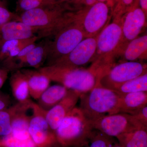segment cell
I'll use <instances>...</instances> for the list:
<instances>
[{"label":"cell","mask_w":147,"mask_h":147,"mask_svg":"<svg viewBox=\"0 0 147 147\" xmlns=\"http://www.w3.org/2000/svg\"><path fill=\"white\" fill-rule=\"evenodd\" d=\"M79 98V109L90 123L104 116L119 113V95L98 84Z\"/></svg>","instance_id":"6da1fadb"},{"label":"cell","mask_w":147,"mask_h":147,"mask_svg":"<svg viewBox=\"0 0 147 147\" xmlns=\"http://www.w3.org/2000/svg\"><path fill=\"white\" fill-rule=\"evenodd\" d=\"M39 71L51 81L60 83L67 89L81 95L90 91L98 84L97 77L90 69L48 65L40 69Z\"/></svg>","instance_id":"7a4b0ae2"},{"label":"cell","mask_w":147,"mask_h":147,"mask_svg":"<svg viewBox=\"0 0 147 147\" xmlns=\"http://www.w3.org/2000/svg\"><path fill=\"white\" fill-rule=\"evenodd\" d=\"M94 129L79 108L67 115L55 131L57 142L63 147H82Z\"/></svg>","instance_id":"3957f363"},{"label":"cell","mask_w":147,"mask_h":147,"mask_svg":"<svg viewBox=\"0 0 147 147\" xmlns=\"http://www.w3.org/2000/svg\"><path fill=\"white\" fill-rule=\"evenodd\" d=\"M55 39L47 47L50 65L68 55L85 38L82 28L75 21L71 11H68L65 22L53 34Z\"/></svg>","instance_id":"277c9868"},{"label":"cell","mask_w":147,"mask_h":147,"mask_svg":"<svg viewBox=\"0 0 147 147\" xmlns=\"http://www.w3.org/2000/svg\"><path fill=\"white\" fill-rule=\"evenodd\" d=\"M66 10L62 5L33 9L24 11L20 21L40 30L42 34H53L65 21Z\"/></svg>","instance_id":"5b68a950"},{"label":"cell","mask_w":147,"mask_h":147,"mask_svg":"<svg viewBox=\"0 0 147 147\" xmlns=\"http://www.w3.org/2000/svg\"><path fill=\"white\" fill-rule=\"evenodd\" d=\"M71 12L82 28L85 38L98 36L112 16L110 6L102 2H97L90 6L76 9Z\"/></svg>","instance_id":"8992f818"},{"label":"cell","mask_w":147,"mask_h":147,"mask_svg":"<svg viewBox=\"0 0 147 147\" xmlns=\"http://www.w3.org/2000/svg\"><path fill=\"white\" fill-rule=\"evenodd\" d=\"M146 73V65L137 61L125 62L112 67L98 84L115 91L124 83Z\"/></svg>","instance_id":"52a82bcc"},{"label":"cell","mask_w":147,"mask_h":147,"mask_svg":"<svg viewBox=\"0 0 147 147\" xmlns=\"http://www.w3.org/2000/svg\"><path fill=\"white\" fill-rule=\"evenodd\" d=\"M93 128L111 137L145 127L132 115L119 113L102 117L92 122ZM147 128V127H146Z\"/></svg>","instance_id":"ba28073f"},{"label":"cell","mask_w":147,"mask_h":147,"mask_svg":"<svg viewBox=\"0 0 147 147\" xmlns=\"http://www.w3.org/2000/svg\"><path fill=\"white\" fill-rule=\"evenodd\" d=\"M29 126L30 137L37 147H51L57 143L55 132L45 118L46 111L32 102ZM58 144V143H57Z\"/></svg>","instance_id":"9c48e42d"},{"label":"cell","mask_w":147,"mask_h":147,"mask_svg":"<svg viewBox=\"0 0 147 147\" xmlns=\"http://www.w3.org/2000/svg\"><path fill=\"white\" fill-rule=\"evenodd\" d=\"M98 36L84 38L68 55L50 65L77 68L93 60L96 55Z\"/></svg>","instance_id":"30bf717a"},{"label":"cell","mask_w":147,"mask_h":147,"mask_svg":"<svg viewBox=\"0 0 147 147\" xmlns=\"http://www.w3.org/2000/svg\"><path fill=\"white\" fill-rule=\"evenodd\" d=\"M147 15L136 3L121 19L122 36L119 51H123L129 42L139 36L146 25Z\"/></svg>","instance_id":"8fae6325"},{"label":"cell","mask_w":147,"mask_h":147,"mask_svg":"<svg viewBox=\"0 0 147 147\" xmlns=\"http://www.w3.org/2000/svg\"><path fill=\"white\" fill-rule=\"evenodd\" d=\"M122 32L121 19L113 20L112 23L104 27L98 36L96 55L99 56L96 59L111 60L107 55L119 52Z\"/></svg>","instance_id":"7c38bea8"},{"label":"cell","mask_w":147,"mask_h":147,"mask_svg":"<svg viewBox=\"0 0 147 147\" xmlns=\"http://www.w3.org/2000/svg\"><path fill=\"white\" fill-rule=\"evenodd\" d=\"M80 95L77 92L68 90L65 96L59 103L46 111L45 118L54 132L67 115L75 108Z\"/></svg>","instance_id":"4fadbf2b"},{"label":"cell","mask_w":147,"mask_h":147,"mask_svg":"<svg viewBox=\"0 0 147 147\" xmlns=\"http://www.w3.org/2000/svg\"><path fill=\"white\" fill-rule=\"evenodd\" d=\"M37 29L30 26L23 22L11 21L0 26V32L3 42L11 40H23L34 36Z\"/></svg>","instance_id":"5bb4252c"},{"label":"cell","mask_w":147,"mask_h":147,"mask_svg":"<svg viewBox=\"0 0 147 147\" xmlns=\"http://www.w3.org/2000/svg\"><path fill=\"white\" fill-rule=\"evenodd\" d=\"M147 105V92L129 93L120 95L119 113L132 115Z\"/></svg>","instance_id":"9a60e30c"},{"label":"cell","mask_w":147,"mask_h":147,"mask_svg":"<svg viewBox=\"0 0 147 147\" xmlns=\"http://www.w3.org/2000/svg\"><path fill=\"white\" fill-rule=\"evenodd\" d=\"M26 77L30 95L38 100L45 90L49 87L51 80L40 71L23 70Z\"/></svg>","instance_id":"2e32d148"},{"label":"cell","mask_w":147,"mask_h":147,"mask_svg":"<svg viewBox=\"0 0 147 147\" xmlns=\"http://www.w3.org/2000/svg\"><path fill=\"white\" fill-rule=\"evenodd\" d=\"M68 90L66 88L61 85L49 87L38 100V105L43 110L48 111L65 96Z\"/></svg>","instance_id":"e0dca14e"},{"label":"cell","mask_w":147,"mask_h":147,"mask_svg":"<svg viewBox=\"0 0 147 147\" xmlns=\"http://www.w3.org/2000/svg\"><path fill=\"white\" fill-rule=\"evenodd\" d=\"M147 35L138 36L130 41L123 52L127 61H136L139 59H146Z\"/></svg>","instance_id":"ac0fdd59"},{"label":"cell","mask_w":147,"mask_h":147,"mask_svg":"<svg viewBox=\"0 0 147 147\" xmlns=\"http://www.w3.org/2000/svg\"><path fill=\"white\" fill-rule=\"evenodd\" d=\"M10 86L13 96L18 102L26 103L30 101L28 81L22 71H18L11 76Z\"/></svg>","instance_id":"d6986e66"},{"label":"cell","mask_w":147,"mask_h":147,"mask_svg":"<svg viewBox=\"0 0 147 147\" xmlns=\"http://www.w3.org/2000/svg\"><path fill=\"white\" fill-rule=\"evenodd\" d=\"M116 138L122 147H147V128L137 129Z\"/></svg>","instance_id":"ffe728a7"},{"label":"cell","mask_w":147,"mask_h":147,"mask_svg":"<svg viewBox=\"0 0 147 147\" xmlns=\"http://www.w3.org/2000/svg\"><path fill=\"white\" fill-rule=\"evenodd\" d=\"M38 37L34 36L23 40H11L4 41L0 49V59L16 57L24 47L34 43Z\"/></svg>","instance_id":"44dd1931"},{"label":"cell","mask_w":147,"mask_h":147,"mask_svg":"<svg viewBox=\"0 0 147 147\" xmlns=\"http://www.w3.org/2000/svg\"><path fill=\"white\" fill-rule=\"evenodd\" d=\"M26 103H20L11 106L5 110L0 111V136H4L10 134L11 131V123L16 114L24 108Z\"/></svg>","instance_id":"7402d4cb"},{"label":"cell","mask_w":147,"mask_h":147,"mask_svg":"<svg viewBox=\"0 0 147 147\" xmlns=\"http://www.w3.org/2000/svg\"><path fill=\"white\" fill-rule=\"evenodd\" d=\"M119 95L139 92H147V73L121 85L115 90Z\"/></svg>","instance_id":"603a6c76"},{"label":"cell","mask_w":147,"mask_h":147,"mask_svg":"<svg viewBox=\"0 0 147 147\" xmlns=\"http://www.w3.org/2000/svg\"><path fill=\"white\" fill-rule=\"evenodd\" d=\"M118 144L113 137L94 129L82 147H113Z\"/></svg>","instance_id":"cb8c5ba5"},{"label":"cell","mask_w":147,"mask_h":147,"mask_svg":"<svg viewBox=\"0 0 147 147\" xmlns=\"http://www.w3.org/2000/svg\"><path fill=\"white\" fill-rule=\"evenodd\" d=\"M137 3L136 0H113L111 15L113 20H121Z\"/></svg>","instance_id":"d4e9b609"},{"label":"cell","mask_w":147,"mask_h":147,"mask_svg":"<svg viewBox=\"0 0 147 147\" xmlns=\"http://www.w3.org/2000/svg\"><path fill=\"white\" fill-rule=\"evenodd\" d=\"M43 45H36L24 59L21 64H26L32 67H38L47 53V48Z\"/></svg>","instance_id":"484cf974"},{"label":"cell","mask_w":147,"mask_h":147,"mask_svg":"<svg viewBox=\"0 0 147 147\" xmlns=\"http://www.w3.org/2000/svg\"><path fill=\"white\" fill-rule=\"evenodd\" d=\"M0 147H37L32 138L22 140L13 137L10 134L0 140Z\"/></svg>","instance_id":"4316f807"},{"label":"cell","mask_w":147,"mask_h":147,"mask_svg":"<svg viewBox=\"0 0 147 147\" xmlns=\"http://www.w3.org/2000/svg\"><path fill=\"white\" fill-rule=\"evenodd\" d=\"M53 0H19V5L24 11L50 6L55 5Z\"/></svg>","instance_id":"83f0119b"},{"label":"cell","mask_w":147,"mask_h":147,"mask_svg":"<svg viewBox=\"0 0 147 147\" xmlns=\"http://www.w3.org/2000/svg\"><path fill=\"white\" fill-rule=\"evenodd\" d=\"M132 115L143 126L147 127V105L138 110Z\"/></svg>","instance_id":"f1b7e54d"},{"label":"cell","mask_w":147,"mask_h":147,"mask_svg":"<svg viewBox=\"0 0 147 147\" xmlns=\"http://www.w3.org/2000/svg\"><path fill=\"white\" fill-rule=\"evenodd\" d=\"M12 16L10 11L0 5V26L9 22Z\"/></svg>","instance_id":"f546056e"},{"label":"cell","mask_w":147,"mask_h":147,"mask_svg":"<svg viewBox=\"0 0 147 147\" xmlns=\"http://www.w3.org/2000/svg\"><path fill=\"white\" fill-rule=\"evenodd\" d=\"M97 2L98 0H71L69 2L73 4L76 9L90 6Z\"/></svg>","instance_id":"4dcf8cb0"},{"label":"cell","mask_w":147,"mask_h":147,"mask_svg":"<svg viewBox=\"0 0 147 147\" xmlns=\"http://www.w3.org/2000/svg\"><path fill=\"white\" fill-rule=\"evenodd\" d=\"M36 46L35 42L34 43H31V44H29L26 47H24L22 50L20 51V53L18 54V55L16 56V57L20 61L21 63H22L24 61V59H25L27 55Z\"/></svg>","instance_id":"1f68e13d"},{"label":"cell","mask_w":147,"mask_h":147,"mask_svg":"<svg viewBox=\"0 0 147 147\" xmlns=\"http://www.w3.org/2000/svg\"><path fill=\"white\" fill-rule=\"evenodd\" d=\"M10 103V98L8 96L0 94V111L8 108Z\"/></svg>","instance_id":"d6a6232c"},{"label":"cell","mask_w":147,"mask_h":147,"mask_svg":"<svg viewBox=\"0 0 147 147\" xmlns=\"http://www.w3.org/2000/svg\"><path fill=\"white\" fill-rule=\"evenodd\" d=\"M7 76V71L4 69H0V88L4 84Z\"/></svg>","instance_id":"836d02e7"},{"label":"cell","mask_w":147,"mask_h":147,"mask_svg":"<svg viewBox=\"0 0 147 147\" xmlns=\"http://www.w3.org/2000/svg\"><path fill=\"white\" fill-rule=\"evenodd\" d=\"M138 5L139 7L147 15V0H138Z\"/></svg>","instance_id":"e575fe53"},{"label":"cell","mask_w":147,"mask_h":147,"mask_svg":"<svg viewBox=\"0 0 147 147\" xmlns=\"http://www.w3.org/2000/svg\"><path fill=\"white\" fill-rule=\"evenodd\" d=\"M55 5H62L64 2H69L71 0H53Z\"/></svg>","instance_id":"d590c367"},{"label":"cell","mask_w":147,"mask_h":147,"mask_svg":"<svg viewBox=\"0 0 147 147\" xmlns=\"http://www.w3.org/2000/svg\"><path fill=\"white\" fill-rule=\"evenodd\" d=\"M112 1H113V0H98V2H105L107 3L108 5L110 6V7H111V8Z\"/></svg>","instance_id":"8d00e7d4"},{"label":"cell","mask_w":147,"mask_h":147,"mask_svg":"<svg viewBox=\"0 0 147 147\" xmlns=\"http://www.w3.org/2000/svg\"><path fill=\"white\" fill-rule=\"evenodd\" d=\"M113 147H122L119 144H117L115 146H114Z\"/></svg>","instance_id":"74e56055"},{"label":"cell","mask_w":147,"mask_h":147,"mask_svg":"<svg viewBox=\"0 0 147 147\" xmlns=\"http://www.w3.org/2000/svg\"><path fill=\"white\" fill-rule=\"evenodd\" d=\"M136 1H137V2H138V0H136Z\"/></svg>","instance_id":"f35d334b"}]
</instances>
